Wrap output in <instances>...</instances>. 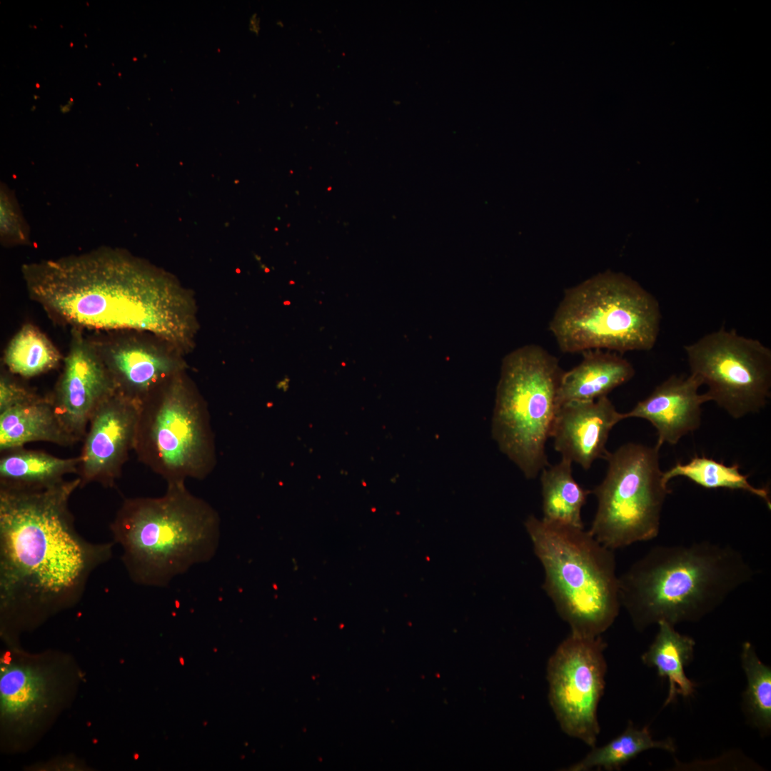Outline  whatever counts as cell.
<instances>
[{
    "label": "cell",
    "instance_id": "obj_1",
    "mask_svg": "<svg viewBox=\"0 0 771 771\" xmlns=\"http://www.w3.org/2000/svg\"><path fill=\"white\" fill-rule=\"evenodd\" d=\"M30 296L76 328L148 333L179 352L197 331L191 295L152 269L111 251L26 266Z\"/></svg>",
    "mask_w": 771,
    "mask_h": 771
},
{
    "label": "cell",
    "instance_id": "obj_2",
    "mask_svg": "<svg viewBox=\"0 0 771 771\" xmlns=\"http://www.w3.org/2000/svg\"><path fill=\"white\" fill-rule=\"evenodd\" d=\"M80 480L0 495V604L3 618L37 619L81 595L90 573L111 555L75 531L68 501Z\"/></svg>",
    "mask_w": 771,
    "mask_h": 771
},
{
    "label": "cell",
    "instance_id": "obj_3",
    "mask_svg": "<svg viewBox=\"0 0 771 771\" xmlns=\"http://www.w3.org/2000/svg\"><path fill=\"white\" fill-rule=\"evenodd\" d=\"M753 575L745 558L728 545H657L618 577L620 605L640 631L660 621L697 622Z\"/></svg>",
    "mask_w": 771,
    "mask_h": 771
},
{
    "label": "cell",
    "instance_id": "obj_4",
    "mask_svg": "<svg viewBox=\"0 0 771 771\" xmlns=\"http://www.w3.org/2000/svg\"><path fill=\"white\" fill-rule=\"evenodd\" d=\"M220 523L217 511L181 483L168 484L161 497L128 500L112 531L131 578L164 586L214 555Z\"/></svg>",
    "mask_w": 771,
    "mask_h": 771
},
{
    "label": "cell",
    "instance_id": "obj_5",
    "mask_svg": "<svg viewBox=\"0 0 771 771\" xmlns=\"http://www.w3.org/2000/svg\"><path fill=\"white\" fill-rule=\"evenodd\" d=\"M525 527L544 570L543 588L570 633L601 635L621 607L614 550L584 528L534 515Z\"/></svg>",
    "mask_w": 771,
    "mask_h": 771
},
{
    "label": "cell",
    "instance_id": "obj_6",
    "mask_svg": "<svg viewBox=\"0 0 771 771\" xmlns=\"http://www.w3.org/2000/svg\"><path fill=\"white\" fill-rule=\"evenodd\" d=\"M661 318L652 294L623 273L605 271L565 291L549 330L564 353L647 351Z\"/></svg>",
    "mask_w": 771,
    "mask_h": 771
},
{
    "label": "cell",
    "instance_id": "obj_7",
    "mask_svg": "<svg viewBox=\"0 0 771 771\" xmlns=\"http://www.w3.org/2000/svg\"><path fill=\"white\" fill-rule=\"evenodd\" d=\"M563 372L558 359L535 344L520 347L503 359L492 435L528 479L549 465L545 444L558 408Z\"/></svg>",
    "mask_w": 771,
    "mask_h": 771
},
{
    "label": "cell",
    "instance_id": "obj_8",
    "mask_svg": "<svg viewBox=\"0 0 771 771\" xmlns=\"http://www.w3.org/2000/svg\"><path fill=\"white\" fill-rule=\"evenodd\" d=\"M156 392L142 405L134 448L168 484L205 479L217 463L206 403L185 371Z\"/></svg>",
    "mask_w": 771,
    "mask_h": 771
},
{
    "label": "cell",
    "instance_id": "obj_9",
    "mask_svg": "<svg viewBox=\"0 0 771 771\" xmlns=\"http://www.w3.org/2000/svg\"><path fill=\"white\" fill-rule=\"evenodd\" d=\"M659 450L656 445L630 443L606 458V475L591 491L598 508L589 530L605 547L615 550L657 536L671 492L662 479Z\"/></svg>",
    "mask_w": 771,
    "mask_h": 771
},
{
    "label": "cell",
    "instance_id": "obj_10",
    "mask_svg": "<svg viewBox=\"0 0 771 771\" xmlns=\"http://www.w3.org/2000/svg\"><path fill=\"white\" fill-rule=\"evenodd\" d=\"M690 374L734 418L762 410L771 395V349L757 339L722 328L684 346Z\"/></svg>",
    "mask_w": 771,
    "mask_h": 771
},
{
    "label": "cell",
    "instance_id": "obj_11",
    "mask_svg": "<svg viewBox=\"0 0 771 771\" xmlns=\"http://www.w3.org/2000/svg\"><path fill=\"white\" fill-rule=\"evenodd\" d=\"M605 647L601 635L570 633L547 665L549 702L561 730L590 747L600 733L597 712L605 685Z\"/></svg>",
    "mask_w": 771,
    "mask_h": 771
},
{
    "label": "cell",
    "instance_id": "obj_12",
    "mask_svg": "<svg viewBox=\"0 0 771 771\" xmlns=\"http://www.w3.org/2000/svg\"><path fill=\"white\" fill-rule=\"evenodd\" d=\"M623 419L608 396L569 401L558 407L550 437L563 458L588 470L595 460L606 459L609 433Z\"/></svg>",
    "mask_w": 771,
    "mask_h": 771
},
{
    "label": "cell",
    "instance_id": "obj_13",
    "mask_svg": "<svg viewBox=\"0 0 771 771\" xmlns=\"http://www.w3.org/2000/svg\"><path fill=\"white\" fill-rule=\"evenodd\" d=\"M56 675L48 666L9 661L0 668V712L4 728L24 735L34 728L57 699Z\"/></svg>",
    "mask_w": 771,
    "mask_h": 771
},
{
    "label": "cell",
    "instance_id": "obj_14",
    "mask_svg": "<svg viewBox=\"0 0 771 771\" xmlns=\"http://www.w3.org/2000/svg\"><path fill=\"white\" fill-rule=\"evenodd\" d=\"M114 389L94 349L76 334L64 360L58 388L59 417L66 431L82 429Z\"/></svg>",
    "mask_w": 771,
    "mask_h": 771
},
{
    "label": "cell",
    "instance_id": "obj_15",
    "mask_svg": "<svg viewBox=\"0 0 771 771\" xmlns=\"http://www.w3.org/2000/svg\"><path fill=\"white\" fill-rule=\"evenodd\" d=\"M702 384L695 376H671L658 385L645 399L639 401L625 418L648 420L657 430L656 445H675L685 435L697 429L701 422V406L709 401L700 394Z\"/></svg>",
    "mask_w": 771,
    "mask_h": 771
},
{
    "label": "cell",
    "instance_id": "obj_16",
    "mask_svg": "<svg viewBox=\"0 0 771 771\" xmlns=\"http://www.w3.org/2000/svg\"><path fill=\"white\" fill-rule=\"evenodd\" d=\"M141 407L121 393L109 397L96 408L81 457L88 477L117 465L135 447Z\"/></svg>",
    "mask_w": 771,
    "mask_h": 771
},
{
    "label": "cell",
    "instance_id": "obj_17",
    "mask_svg": "<svg viewBox=\"0 0 771 771\" xmlns=\"http://www.w3.org/2000/svg\"><path fill=\"white\" fill-rule=\"evenodd\" d=\"M174 348L132 340L115 346L110 353L112 369L124 395L143 403L178 373L186 363Z\"/></svg>",
    "mask_w": 771,
    "mask_h": 771
},
{
    "label": "cell",
    "instance_id": "obj_18",
    "mask_svg": "<svg viewBox=\"0 0 771 771\" xmlns=\"http://www.w3.org/2000/svg\"><path fill=\"white\" fill-rule=\"evenodd\" d=\"M582 353V361L562 373L557 395L558 407L569 401L608 396L635 375L633 365L615 353L589 350Z\"/></svg>",
    "mask_w": 771,
    "mask_h": 771
},
{
    "label": "cell",
    "instance_id": "obj_19",
    "mask_svg": "<svg viewBox=\"0 0 771 771\" xmlns=\"http://www.w3.org/2000/svg\"><path fill=\"white\" fill-rule=\"evenodd\" d=\"M657 625V633L641 660L646 666L656 668L660 677L667 679L668 692L663 704L666 707L679 695L690 697L695 692L696 684L685 673V667L693 660L695 642L665 621Z\"/></svg>",
    "mask_w": 771,
    "mask_h": 771
},
{
    "label": "cell",
    "instance_id": "obj_20",
    "mask_svg": "<svg viewBox=\"0 0 771 771\" xmlns=\"http://www.w3.org/2000/svg\"><path fill=\"white\" fill-rule=\"evenodd\" d=\"M66 431L49 403L33 397L1 411V450L39 440L61 443L66 440Z\"/></svg>",
    "mask_w": 771,
    "mask_h": 771
},
{
    "label": "cell",
    "instance_id": "obj_21",
    "mask_svg": "<svg viewBox=\"0 0 771 771\" xmlns=\"http://www.w3.org/2000/svg\"><path fill=\"white\" fill-rule=\"evenodd\" d=\"M572 462L563 458L541 471L543 520L584 528L581 510L591 490L582 488L572 475Z\"/></svg>",
    "mask_w": 771,
    "mask_h": 771
},
{
    "label": "cell",
    "instance_id": "obj_22",
    "mask_svg": "<svg viewBox=\"0 0 771 771\" xmlns=\"http://www.w3.org/2000/svg\"><path fill=\"white\" fill-rule=\"evenodd\" d=\"M650 749H661L670 753L676 751L672 739L655 740L647 727L639 728L630 722L618 737L603 746L591 747L583 759L565 770H618L640 753Z\"/></svg>",
    "mask_w": 771,
    "mask_h": 771
},
{
    "label": "cell",
    "instance_id": "obj_23",
    "mask_svg": "<svg viewBox=\"0 0 771 771\" xmlns=\"http://www.w3.org/2000/svg\"><path fill=\"white\" fill-rule=\"evenodd\" d=\"M739 468L738 464L729 466L706 456H695L687 463H676L662 473V479L667 484L672 478L682 476L705 488L743 490L761 498L770 510L768 490L753 486L748 481L749 475L741 473Z\"/></svg>",
    "mask_w": 771,
    "mask_h": 771
},
{
    "label": "cell",
    "instance_id": "obj_24",
    "mask_svg": "<svg viewBox=\"0 0 771 771\" xmlns=\"http://www.w3.org/2000/svg\"><path fill=\"white\" fill-rule=\"evenodd\" d=\"M740 662L747 680L743 712L753 727L767 735L771 730V667L760 660L750 642L742 645Z\"/></svg>",
    "mask_w": 771,
    "mask_h": 771
},
{
    "label": "cell",
    "instance_id": "obj_25",
    "mask_svg": "<svg viewBox=\"0 0 771 771\" xmlns=\"http://www.w3.org/2000/svg\"><path fill=\"white\" fill-rule=\"evenodd\" d=\"M61 354L36 327L24 326L11 338L4 354V363L13 373L29 378L55 368Z\"/></svg>",
    "mask_w": 771,
    "mask_h": 771
},
{
    "label": "cell",
    "instance_id": "obj_26",
    "mask_svg": "<svg viewBox=\"0 0 771 771\" xmlns=\"http://www.w3.org/2000/svg\"><path fill=\"white\" fill-rule=\"evenodd\" d=\"M81 458L63 459L39 452H21L1 459V477L22 482L52 483L60 475L71 472Z\"/></svg>",
    "mask_w": 771,
    "mask_h": 771
},
{
    "label": "cell",
    "instance_id": "obj_27",
    "mask_svg": "<svg viewBox=\"0 0 771 771\" xmlns=\"http://www.w3.org/2000/svg\"><path fill=\"white\" fill-rule=\"evenodd\" d=\"M28 232L16 205L1 187V237L4 242L24 243Z\"/></svg>",
    "mask_w": 771,
    "mask_h": 771
},
{
    "label": "cell",
    "instance_id": "obj_28",
    "mask_svg": "<svg viewBox=\"0 0 771 771\" xmlns=\"http://www.w3.org/2000/svg\"><path fill=\"white\" fill-rule=\"evenodd\" d=\"M32 396L26 390L17 384L1 378L0 382V410L2 411L11 406L24 402Z\"/></svg>",
    "mask_w": 771,
    "mask_h": 771
},
{
    "label": "cell",
    "instance_id": "obj_29",
    "mask_svg": "<svg viewBox=\"0 0 771 771\" xmlns=\"http://www.w3.org/2000/svg\"><path fill=\"white\" fill-rule=\"evenodd\" d=\"M251 20L254 22L253 24H250L251 30L253 32L257 33L259 31V19H256V15L254 14L251 18Z\"/></svg>",
    "mask_w": 771,
    "mask_h": 771
},
{
    "label": "cell",
    "instance_id": "obj_30",
    "mask_svg": "<svg viewBox=\"0 0 771 771\" xmlns=\"http://www.w3.org/2000/svg\"><path fill=\"white\" fill-rule=\"evenodd\" d=\"M179 661H180V662H181V664L182 665H184V660H183V659L182 657H180V658H179Z\"/></svg>",
    "mask_w": 771,
    "mask_h": 771
}]
</instances>
